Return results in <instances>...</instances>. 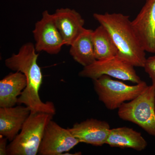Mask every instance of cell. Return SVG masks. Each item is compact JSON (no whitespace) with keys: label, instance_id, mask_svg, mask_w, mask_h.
Listing matches in <instances>:
<instances>
[{"label":"cell","instance_id":"cell-1","mask_svg":"<svg viewBox=\"0 0 155 155\" xmlns=\"http://www.w3.org/2000/svg\"><path fill=\"white\" fill-rule=\"evenodd\" d=\"M37 52L34 45L26 43L17 54H13L6 59L5 65L13 71L22 72L27 79V85L18 97L17 104L27 106L31 112H43L54 115L56 109L54 104L49 101L44 102L39 94L43 77L37 63Z\"/></svg>","mask_w":155,"mask_h":155},{"label":"cell","instance_id":"cell-2","mask_svg":"<svg viewBox=\"0 0 155 155\" xmlns=\"http://www.w3.org/2000/svg\"><path fill=\"white\" fill-rule=\"evenodd\" d=\"M100 25L107 30L118 50L119 58L134 67H144L147 58L129 16L120 13L94 14Z\"/></svg>","mask_w":155,"mask_h":155},{"label":"cell","instance_id":"cell-3","mask_svg":"<svg viewBox=\"0 0 155 155\" xmlns=\"http://www.w3.org/2000/svg\"><path fill=\"white\" fill-rule=\"evenodd\" d=\"M54 116L43 112H31L20 133L8 145L7 154H37L45 129Z\"/></svg>","mask_w":155,"mask_h":155},{"label":"cell","instance_id":"cell-4","mask_svg":"<svg viewBox=\"0 0 155 155\" xmlns=\"http://www.w3.org/2000/svg\"><path fill=\"white\" fill-rule=\"evenodd\" d=\"M118 116L133 122L155 137V89L147 86L134 99L124 103L118 109Z\"/></svg>","mask_w":155,"mask_h":155},{"label":"cell","instance_id":"cell-5","mask_svg":"<svg viewBox=\"0 0 155 155\" xmlns=\"http://www.w3.org/2000/svg\"><path fill=\"white\" fill-rule=\"evenodd\" d=\"M93 81L94 89L99 99L110 110L119 109L125 101L134 99L148 86L143 81L136 85H127L107 75H103Z\"/></svg>","mask_w":155,"mask_h":155},{"label":"cell","instance_id":"cell-6","mask_svg":"<svg viewBox=\"0 0 155 155\" xmlns=\"http://www.w3.org/2000/svg\"><path fill=\"white\" fill-rule=\"evenodd\" d=\"M103 75L136 84L142 81L137 74L134 67L117 55L96 60L91 65L84 67L79 73L81 77L91 78L93 80Z\"/></svg>","mask_w":155,"mask_h":155},{"label":"cell","instance_id":"cell-7","mask_svg":"<svg viewBox=\"0 0 155 155\" xmlns=\"http://www.w3.org/2000/svg\"><path fill=\"white\" fill-rule=\"evenodd\" d=\"M32 32L38 52L45 51L50 54H57L65 45L53 14L48 11L43 12L41 19L36 22Z\"/></svg>","mask_w":155,"mask_h":155},{"label":"cell","instance_id":"cell-8","mask_svg":"<svg viewBox=\"0 0 155 155\" xmlns=\"http://www.w3.org/2000/svg\"><path fill=\"white\" fill-rule=\"evenodd\" d=\"M80 143L69 128H63L52 119L45 129L38 153L40 155H63Z\"/></svg>","mask_w":155,"mask_h":155},{"label":"cell","instance_id":"cell-9","mask_svg":"<svg viewBox=\"0 0 155 155\" xmlns=\"http://www.w3.org/2000/svg\"><path fill=\"white\" fill-rule=\"evenodd\" d=\"M131 22L144 51L155 53V0H146Z\"/></svg>","mask_w":155,"mask_h":155},{"label":"cell","instance_id":"cell-10","mask_svg":"<svg viewBox=\"0 0 155 155\" xmlns=\"http://www.w3.org/2000/svg\"><path fill=\"white\" fill-rule=\"evenodd\" d=\"M69 129L80 143L102 146L106 144L111 129L105 121L90 119L75 123Z\"/></svg>","mask_w":155,"mask_h":155},{"label":"cell","instance_id":"cell-11","mask_svg":"<svg viewBox=\"0 0 155 155\" xmlns=\"http://www.w3.org/2000/svg\"><path fill=\"white\" fill-rule=\"evenodd\" d=\"M65 45L71 46L84 29V20L78 12L69 8L56 10L53 14Z\"/></svg>","mask_w":155,"mask_h":155},{"label":"cell","instance_id":"cell-12","mask_svg":"<svg viewBox=\"0 0 155 155\" xmlns=\"http://www.w3.org/2000/svg\"><path fill=\"white\" fill-rule=\"evenodd\" d=\"M31 111L26 106L0 108V134L12 141L19 134Z\"/></svg>","mask_w":155,"mask_h":155},{"label":"cell","instance_id":"cell-13","mask_svg":"<svg viewBox=\"0 0 155 155\" xmlns=\"http://www.w3.org/2000/svg\"><path fill=\"white\" fill-rule=\"evenodd\" d=\"M27 85L25 75L20 72L9 73L0 81V107H13Z\"/></svg>","mask_w":155,"mask_h":155},{"label":"cell","instance_id":"cell-14","mask_svg":"<svg viewBox=\"0 0 155 155\" xmlns=\"http://www.w3.org/2000/svg\"><path fill=\"white\" fill-rule=\"evenodd\" d=\"M106 144L111 147L131 148L140 151L145 149L147 143L141 133L124 127L111 129Z\"/></svg>","mask_w":155,"mask_h":155},{"label":"cell","instance_id":"cell-15","mask_svg":"<svg viewBox=\"0 0 155 155\" xmlns=\"http://www.w3.org/2000/svg\"><path fill=\"white\" fill-rule=\"evenodd\" d=\"M93 30L84 28L70 46L69 53L78 64L87 67L96 61L92 41Z\"/></svg>","mask_w":155,"mask_h":155},{"label":"cell","instance_id":"cell-16","mask_svg":"<svg viewBox=\"0 0 155 155\" xmlns=\"http://www.w3.org/2000/svg\"><path fill=\"white\" fill-rule=\"evenodd\" d=\"M92 41L96 60L118 55V49L110 35L103 25H100L93 31Z\"/></svg>","mask_w":155,"mask_h":155},{"label":"cell","instance_id":"cell-17","mask_svg":"<svg viewBox=\"0 0 155 155\" xmlns=\"http://www.w3.org/2000/svg\"><path fill=\"white\" fill-rule=\"evenodd\" d=\"M145 72L152 81V86L155 89V56L147 58L143 67Z\"/></svg>","mask_w":155,"mask_h":155},{"label":"cell","instance_id":"cell-18","mask_svg":"<svg viewBox=\"0 0 155 155\" xmlns=\"http://www.w3.org/2000/svg\"><path fill=\"white\" fill-rule=\"evenodd\" d=\"M8 140L6 137L1 135V138H0V155H8L7 154V148H8L7 140Z\"/></svg>","mask_w":155,"mask_h":155}]
</instances>
